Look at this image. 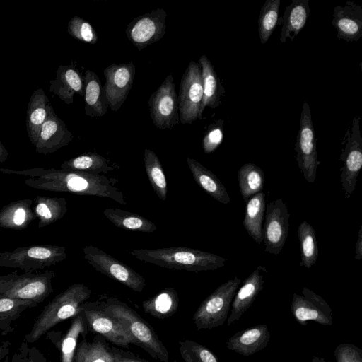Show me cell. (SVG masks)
I'll return each mask as SVG.
<instances>
[{"label":"cell","mask_w":362,"mask_h":362,"mask_svg":"<svg viewBox=\"0 0 362 362\" xmlns=\"http://www.w3.org/2000/svg\"><path fill=\"white\" fill-rule=\"evenodd\" d=\"M0 173L25 176V184L32 188L111 199L126 204L118 180L103 175L65 169L33 168L23 170L0 168Z\"/></svg>","instance_id":"obj_1"},{"label":"cell","mask_w":362,"mask_h":362,"mask_svg":"<svg viewBox=\"0 0 362 362\" xmlns=\"http://www.w3.org/2000/svg\"><path fill=\"white\" fill-rule=\"evenodd\" d=\"M129 255L140 261L163 268L192 272L215 270L226 264V259L221 256L185 247L134 249Z\"/></svg>","instance_id":"obj_2"},{"label":"cell","mask_w":362,"mask_h":362,"mask_svg":"<svg viewBox=\"0 0 362 362\" xmlns=\"http://www.w3.org/2000/svg\"><path fill=\"white\" fill-rule=\"evenodd\" d=\"M103 311L119 321L134 339L136 346L152 358L169 362V353L152 326L125 303L113 297L99 301Z\"/></svg>","instance_id":"obj_3"},{"label":"cell","mask_w":362,"mask_h":362,"mask_svg":"<svg viewBox=\"0 0 362 362\" xmlns=\"http://www.w3.org/2000/svg\"><path fill=\"white\" fill-rule=\"evenodd\" d=\"M91 290L83 284H73L56 296L42 310L30 332L25 335L33 343L58 323L83 312V305L90 297Z\"/></svg>","instance_id":"obj_4"},{"label":"cell","mask_w":362,"mask_h":362,"mask_svg":"<svg viewBox=\"0 0 362 362\" xmlns=\"http://www.w3.org/2000/svg\"><path fill=\"white\" fill-rule=\"evenodd\" d=\"M66 258L64 246L35 245L0 252V267L18 269L32 273L55 265Z\"/></svg>","instance_id":"obj_5"},{"label":"cell","mask_w":362,"mask_h":362,"mask_svg":"<svg viewBox=\"0 0 362 362\" xmlns=\"http://www.w3.org/2000/svg\"><path fill=\"white\" fill-rule=\"evenodd\" d=\"M240 282V279L234 276L203 300L192 317L197 330L211 329L224 324Z\"/></svg>","instance_id":"obj_6"},{"label":"cell","mask_w":362,"mask_h":362,"mask_svg":"<svg viewBox=\"0 0 362 362\" xmlns=\"http://www.w3.org/2000/svg\"><path fill=\"white\" fill-rule=\"evenodd\" d=\"M83 257L96 271L116 280L134 291L141 293L146 287L144 278L124 263L93 245L83 248Z\"/></svg>","instance_id":"obj_7"},{"label":"cell","mask_w":362,"mask_h":362,"mask_svg":"<svg viewBox=\"0 0 362 362\" xmlns=\"http://www.w3.org/2000/svg\"><path fill=\"white\" fill-rule=\"evenodd\" d=\"M317 137L313 127L311 110L307 101L303 105L300 127L295 144L298 165L304 179L315 182L319 164L317 154Z\"/></svg>","instance_id":"obj_8"},{"label":"cell","mask_w":362,"mask_h":362,"mask_svg":"<svg viewBox=\"0 0 362 362\" xmlns=\"http://www.w3.org/2000/svg\"><path fill=\"white\" fill-rule=\"evenodd\" d=\"M360 117H355L347 131L342 144L339 160L340 181L346 199H349L356 189L357 177L362 168V137L360 132Z\"/></svg>","instance_id":"obj_9"},{"label":"cell","mask_w":362,"mask_h":362,"mask_svg":"<svg viewBox=\"0 0 362 362\" xmlns=\"http://www.w3.org/2000/svg\"><path fill=\"white\" fill-rule=\"evenodd\" d=\"M148 104L151 118L158 129H172L180 122L177 95L171 74L151 94Z\"/></svg>","instance_id":"obj_10"},{"label":"cell","mask_w":362,"mask_h":362,"mask_svg":"<svg viewBox=\"0 0 362 362\" xmlns=\"http://www.w3.org/2000/svg\"><path fill=\"white\" fill-rule=\"evenodd\" d=\"M202 98V69L198 62L191 61L182 75L177 95L181 124H192L199 119Z\"/></svg>","instance_id":"obj_11"},{"label":"cell","mask_w":362,"mask_h":362,"mask_svg":"<svg viewBox=\"0 0 362 362\" xmlns=\"http://www.w3.org/2000/svg\"><path fill=\"white\" fill-rule=\"evenodd\" d=\"M87 327L114 345L128 348L136 345L134 339L116 319L105 313L99 301L86 302L83 305Z\"/></svg>","instance_id":"obj_12"},{"label":"cell","mask_w":362,"mask_h":362,"mask_svg":"<svg viewBox=\"0 0 362 362\" xmlns=\"http://www.w3.org/2000/svg\"><path fill=\"white\" fill-rule=\"evenodd\" d=\"M265 213L262 242L265 252L277 255L283 249L288 237L290 214L281 198L267 203Z\"/></svg>","instance_id":"obj_13"},{"label":"cell","mask_w":362,"mask_h":362,"mask_svg":"<svg viewBox=\"0 0 362 362\" xmlns=\"http://www.w3.org/2000/svg\"><path fill=\"white\" fill-rule=\"evenodd\" d=\"M166 18L160 8L134 18L125 30L129 40L139 51L160 40L165 34Z\"/></svg>","instance_id":"obj_14"},{"label":"cell","mask_w":362,"mask_h":362,"mask_svg":"<svg viewBox=\"0 0 362 362\" xmlns=\"http://www.w3.org/2000/svg\"><path fill=\"white\" fill-rule=\"evenodd\" d=\"M54 271L42 273H23L11 284L2 296L28 300L36 304L42 303L52 292Z\"/></svg>","instance_id":"obj_15"},{"label":"cell","mask_w":362,"mask_h":362,"mask_svg":"<svg viewBox=\"0 0 362 362\" xmlns=\"http://www.w3.org/2000/svg\"><path fill=\"white\" fill-rule=\"evenodd\" d=\"M136 66L132 62L112 63L103 70L105 83L103 86L112 111H117L127 98L133 86Z\"/></svg>","instance_id":"obj_16"},{"label":"cell","mask_w":362,"mask_h":362,"mask_svg":"<svg viewBox=\"0 0 362 362\" xmlns=\"http://www.w3.org/2000/svg\"><path fill=\"white\" fill-rule=\"evenodd\" d=\"M73 139V134L64 121L55 114L53 107H51L41 127L35 146V152L42 154L52 153L67 146Z\"/></svg>","instance_id":"obj_17"},{"label":"cell","mask_w":362,"mask_h":362,"mask_svg":"<svg viewBox=\"0 0 362 362\" xmlns=\"http://www.w3.org/2000/svg\"><path fill=\"white\" fill-rule=\"evenodd\" d=\"M266 272L265 267L258 266L236 291L230 306V315L226 320L228 326L239 320L243 314L252 305L263 288L264 274Z\"/></svg>","instance_id":"obj_18"},{"label":"cell","mask_w":362,"mask_h":362,"mask_svg":"<svg viewBox=\"0 0 362 362\" xmlns=\"http://www.w3.org/2000/svg\"><path fill=\"white\" fill-rule=\"evenodd\" d=\"M332 17L338 39L353 42L362 37V7L359 4L347 1L344 6H336Z\"/></svg>","instance_id":"obj_19"},{"label":"cell","mask_w":362,"mask_h":362,"mask_svg":"<svg viewBox=\"0 0 362 362\" xmlns=\"http://www.w3.org/2000/svg\"><path fill=\"white\" fill-rule=\"evenodd\" d=\"M271 334L266 324L240 330L228 339L226 348L245 356H250L264 349Z\"/></svg>","instance_id":"obj_20"},{"label":"cell","mask_w":362,"mask_h":362,"mask_svg":"<svg viewBox=\"0 0 362 362\" xmlns=\"http://www.w3.org/2000/svg\"><path fill=\"white\" fill-rule=\"evenodd\" d=\"M49 91L65 103L71 104L76 93L84 97V77L74 64L60 65L56 78L50 81Z\"/></svg>","instance_id":"obj_21"},{"label":"cell","mask_w":362,"mask_h":362,"mask_svg":"<svg viewBox=\"0 0 362 362\" xmlns=\"http://www.w3.org/2000/svg\"><path fill=\"white\" fill-rule=\"evenodd\" d=\"M198 63L202 69L203 84V98L198 119H202L206 107L214 109L220 105L221 98L225 90L208 57L204 54L201 56Z\"/></svg>","instance_id":"obj_22"},{"label":"cell","mask_w":362,"mask_h":362,"mask_svg":"<svg viewBox=\"0 0 362 362\" xmlns=\"http://www.w3.org/2000/svg\"><path fill=\"white\" fill-rule=\"evenodd\" d=\"M51 107L43 89L38 88L33 93L27 108L26 129L28 138L34 147Z\"/></svg>","instance_id":"obj_23"},{"label":"cell","mask_w":362,"mask_h":362,"mask_svg":"<svg viewBox=\"0 0 362 362\" xmlns=\"http://www.w3.org/2000/svg\"><path fill=\"white\" fill-rule=\"evenodd\" d=\"M310 13L308 0H293L285 8L281 18L280 41H293L306 24Z\"/></svg>","instance_id":"obj_24"},{"label":"cell","mask_w":362,"mask_h":362,"mask_svg":"<svg viewBox=\"0 0 362 362\" xmlns=\"http://www.w3.org/2000/svg\"><path fill=\"white\" fill-rule=\"evenodd\" d=\"M33 202L32 199H24L5 205L0 211V227L16 230L25 229L36 218L31 209Z\"/></svg>","instance_id":"obj_25"},{"label":"cell","mask_w":362,"mask_h":362,"mask_svg":"<svg viewBox=\"0 0 362 362\" xmlns=\"http://www.w3.org/2000/svg\"><path fill=\"white\" fill-rule=\"evenodd\" d=\"M187 163L197 185L215 200L226 204L230 198L221 181L197 160L187 158Z\"/></svg>","instance_id":"obj_26"},{"label":"cell","mask_w":362,"mask_h":362,"mask_svg":"<svg viewBox=\"0 0 362 362\" xmlns=\"http://www.w3.org/2000/svg\"><path fill=\"white\" fill-rule=\"evenodd\" d=\"M83 77L85 113L91 117H102L107 112L108 104L101 81L90 70H86Z\"/></svg>","instance_id":"obj_27"},{"label":"cell","mask_w":362,"mask_h":362,"mask_svg":"<svg viewBox=\"0 0 362 362\" xmlns=\"http://www.w3.org/2000/svg\"><path fill=\"white\" fill-rule=\"evenodd\" d=\"M73 362H112L111 346L100 335L88 340L82 337L78 343Z\"/></svg>","instance_id":"obj_28"},{"label":"cell","mask_w":362,"mask_h":362,"mask_svg":"<svg viewBox=\"0 0 362 362\" xmlns=\"http://www.w3.org/2000/svg\"><path fill=\"white\" fill-rule=\"evenodd\" d=\"M266 209L265 194L261 192L246 202L243 224L249 235L257 243L262 242V221Z\"/></svg>","instance_id":"obj_29"},{"label":"cell","mask_w":362,"mask_h":362,"mask_svg":"<svg viewBox=\"0 0 362 362\" xmlns=\"http://www.w3.org/2000/svg\"><path fill=\"white\" fill-rule=\"evenodd\" d=\"M33 207L38 218V228H43L62 218L67 211L66 200L64 197L36 196Z\"/></svg>","instance_id":"obj_30"},{"label":"cell","mask_w":362,"mask_h":362,"mask_svg":"<svg viewBox=\"0 0 362 362\" xmlns=\"http://www.w3.org/2000/svg\"><path fill=\"white\" fill-rule=\"evenodd\" d=\"M116 166L115 163H112L107 158L95 152H88L65 160L60 168L100 175L113 171Z\"/></svg>","instance_id":"obj_31"},{"label":"cell","mask_w":362,"mask_h":362,"mask_svg":"<svg viewBox=\"0 0 362 362\" xmlns=\"http://www.w3.org/2000/svg\"><path fill=\"white\" fill-rule=\"evenodd\" d=\"M178 307V293L176 290L170 287L164 288L142 303L144 312L158 319L172 316L177 310Z\"/></svg>","instance_id":"obj_32"},{"label":"cell","mask_w":362,"mask_h":362,"mask_svg":"<svg viewBox=\"0 0 362 362\" xmlns=\"http://www.w3.org/2000/svg\"><path fill=\"white\" fill-rule=\"evenodd\" d=\"M103 214L115 226L126 230L152 233L157 229L154 223L133 212L108 208L103 211Z\"/></svg>","instance_id":"obj_33"},{"label":"cell","mask_w":362,"mask_h":362,"mask_svg":"<svg viewBox=\"0 0 362 362\" xmlns=\"http://www.w3.org/2000/svg\"><path fill=\"white\" fill-rule=\"evenodd\" d=\"M238 181L242 197L247 202L250 197L262 192L264 172L254 163H245L238 172Z\"/></svg>","instance_id":"obj_34"},{"label":"cell","mask_w":362,"mask_h":362,"mask_svg":"<svg viewBox=\"0 0 362 362\" xmlns=\"http://www.w3.org/2000/svg\"><path fill=\"white\" fill-rule=\"evenodd\" d=\"M144 168L148 181L158 198L162 201L167 199L168 185L161 163L157 155L146 148L144 153Z\"/></svg>","instance_id":"obj_35"},{"label":"cell","mask_w":362,"mask_h":362,"mask_svg":"<svg viewBox=\"0 0 362 362\" xmlns=\"http://www.w3.org/2000/svg\"><path fill=\"white\" fill-rule=\"evenodd\" d=\"M291 313L299 324L307 325L309 321H314L322 325H332L333 320L329 319L303 296L293 294L291 305Z\"/></svg>","instance_id":"obj_36"},{"label":"cell","mask_w":362,"mask_h":362,"mask_svg":"<svg viewBox=\"0 0 362 362\" xmlns=\"http://www.w3.org/2000/svg\"><path fill=\"white\" fill-rule=\"evenodd\" d=\"M298 235L300 252V266L310 269L316 262L319 254L315 230L305 221L298 228Z\"/></svg>","instance_id":"obj_37"},{"label":"cell","mask_w":362,"mask_h":362,"mask_svg":"<svg viewBox=\"0 0 362 362\" xmlns=\"http://www.w3.org/2000/svg\"><path fill=\"white\" fill-rule=\"evenodd\" d=\"M87 328L83 312L74 317L61 342L60 362H73L78 337L86 335Z\"/></svg>","instance_id":"obj_38"},{"label":"cell","mask_w":362,"mask_h":362,"mask_svg":"<svg viewBox=\"0 0 362 362\" xmlns=\"http://www.w3.org/2000/svg\"><path fill=\"white\" fill-rule=\"evenodd\" d=\"M37 304L13 298L0 297V334L5 335L12 332V323L28 308Z\"/></svg>","instance_id":"obj_39"},{"label":"cell","mask_w":362,"mask_h":362,"mask_svg":"<svg viewBox=\"0 0 362 362\" xmlns=\"http://www.w3.org/2000/svg\"><path fill=\"white\" fill-rule=\"evenodd\" d=\"M280 0H267L260 10L258 32L261 44H265L271 37L279 20Z\"/></svg>","instance_id":"obj_40"},{"label":"cell","mask_w":362,"mask_h":362,"mask_svg":"<svg viewBox=\"0 0 362 362\" xmlns=\"http://www.w3.org/2000/svg\"><path fill=\"white\" fill-rule=\"evenodd\" d=\"M179 352L185 362H218L213 352L193 340L179 341Z\"/></svg>","instance_id":"obj_41"},{"label":"cell","mask_w":362,"mask_h":362,"mask_svg":"<svg viewBox=\"0 0 362 362\" xmlns=\"http://www.w3.org/2000/svg\"><path fill=\"white\" fill-rule=\"evenodd\" d=\"M67 31L74 38L86 43L94 45L98 40L94 28L79 16H74L69 21Z\"/></svg>","instance_id":"obj_42"},{"label":"cell","mask_w":362,"mask_h":362,"mask_svg":"<svg viewBox=\"0 0 362 362\" xmlns=\"http://www.w3.org/2000/svg\"><path fill=\"white\" fill-rule=\"evenodd\" d=\"M223 119H219L208 127L202 140L205 153H212L221 144L223 138Z\"/></svg>","instance_id":"obj_43"},{"label":"cell","mask_w":362,"mask_h":362,"mask_svg":"<svg viewBox=\"0 0 362 362\" xmlns=\"http://www.w3.org/2000/svg\"><path fill=\"white\" fill-rule=\"evenodd\" d=\"M334 356L336 362H362V349L349 343L337 345Z\"/></svg>","instance_id":"obj_44"},{"label":"cell","mask_w":362,"mask_h":362,"mask_svg":"<svg viewBox=\"0 0 362 362\" xmlns=\"http://www.w3.org/2000/svg\"><path fill=\"white\" fill-rule=\"evenodd\" d=\"M302 293L303 294V296L306 300L324 313L329 319L333 320L332 309L321 296L305 287L302 288Z\"/></svg>","instance_id":"obj_45"},{"label":"cell","mask_w":362,"mask_h":362,"mask_svg":"<svg viewBox=\"0 0 362 362\" xmlns=\"http://www.w3.org/2000/svg\"><path fill=\"white\" fill-rule=\"evenodd\" d=\"M112 362H148L147 360L139 358L134 354L111 347Z\"/></svg>","instance_id":"obj_46"},{"label":"cell","mask_w":362,"mask_h":362,"mask_svg":"<svg viewBox=\"0 0 362 362\" xmlns=\"http://www.w3.org/2000/svg\"><path fill=\"white\" fill-rule=\"evenodd\" d=\"M18 276L16 272L0 276V297H2L11 284Z\"/></svg>","instance_id":"obj_47"},{"label":"cell","mask_w":362,"mask_h":362,"mask_svg":"<svg viewBox=\"0 0 362 362\" xmlns=\"http://www.w3.org/2000/svg\"><path fill=\"white\" fill-rule=\"evenodd\" d=\"M10 342L8 341H4L0 344V362H9V348Z\"/></svg>","instance_id":"obj_48"},{"label":"cell","mask_w":362,"mask_h":362,"mask_svg":"<svg viewBox=\"0 0 362 362\" xmlns=\"http://www.w3.org/2000/svg\"><path fill=\"white\" fill-rule=\"evenodd\" d=\"M355 259L361 260L362 259V226H360L358 233V238L356 244Z\"/></svg>","instance_id":"obj_49"},{"label":"cell","mask_w":362,"mask_h":362,"mask_svg":"<svg viewBox=\"0 0 362 362\" xmlns=\"http://www.w3.org/2000/svg\"><path fill=\"white\" fill-rule=\"evenodd\" d=\"M8 153L5 146L0 141V163L5 162L8 158Z\"/></svg>","instance_id":"obj_50"},{"label":"cell","mask_w":362,"mask_h":362,"mask_svg":"<svg viewBox=\"0 0 362 362\" xmlns=\"http://www.w3.org/2000/svg\"><path fill=\"white\" fill-rule=\"evenodd\" d=\"M310 362H329L326 361L324 358L315 356L313 358Z\"/></svg>","instance_id":"obj_51"}]
</instances>
